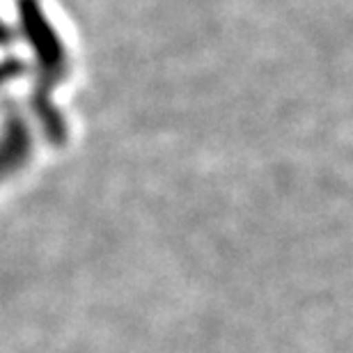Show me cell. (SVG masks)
Here are the masks:
<instances>
[{
  "mask_svg": "<svg viewBox=\"0 0 353 353\" xmlns=\"http://www.w3.org/2000/svg\"><path fill=\"white\" fill-rule=\"evenodd\" d=\"M17 12L28 44L37 60V85L34 97H51V90L67 74V51L58 30L41 10L39 0H17Z\"/></svg>",
  "mask_w": 353,
  "mask_h": 353,
  "instance_id": "1",
  "label": "cell"
},
{
  "mask_svg": "<svg viewBox=\"0 0 353 353\" xmlns=\"http://www.w3.org/2000/svg\"><path fill=\"white\" fill-rule=\"evenodd\" d=\"M32 152V136L17 112H7L0 129V179L21 170Z\"/></svg>",
  "mask_w": 353,
  "mask_h": 353,
  "instance_id": "2",
  "label": "cell"
},
{
  "mask_svg": "<svg viewBox=\"0 0 353 353\" xmlns=\"http://www.w3.org/2000/svg\"><path fill=\"white\" fill-rule=\"evenodd\" d=\"M32 110L37 115L41 129H44L48 143L55 147H62L67 143V119L55 108L51 97H34L32 94Z\"/></svg>",
  "mask_w": 353,
  "mask_h": 353,
  "instance_id": "3",
  "label": "cell"
},
{
  "mask_svg": "<svg viewBox=\"0 0 353 353\" xmlns=\"http://www.w3.org/2000/svg\"><path fill=\"white\" fill-rule=\"evenodd\" d=\"M21 74H23V62H21V60L10 58V60L0 62V85H5V83H10L14 79H19Z\"/></svg>",
  "mask_w": 353,
  "mask_h": 353,
  "instance_id": "4",
  "label": "cell"
},
{
  "mask_svg": "<svg viewBox=\"0 0 353 353\" xmlns=\"http://www.w3.org/2000/svg\"><path fill=\"white\" fill-rule=\"evenodd\" d=\"M12 41H14V30L0 21V46H10Z\"/></svg>",
  "mask_w": 353,
  "mask_h": 353,
  "instance_id": "5",
  "label": "cell"
}]
</instances>
